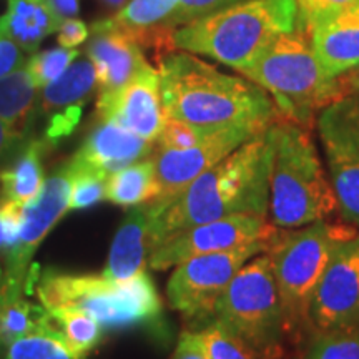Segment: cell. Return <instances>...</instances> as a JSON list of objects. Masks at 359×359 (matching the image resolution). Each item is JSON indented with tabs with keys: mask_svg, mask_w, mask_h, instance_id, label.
I'll use <instances>...</instances> for the list:
<instances>
[{
	"mask_svg": "<svg viewBox=\"0 0 359 359\" xmlns=\"http://www.w3.org/2000/svg\"><path fill=\"white\" fill-rule=\"evenodd\" d=\"M165 116L201 130L276 122L271 97L243 75L224 74L190 52H168L158 64Z\"/></svg>",
	"mask_w": 359,
	"mask_h": 359,
	"instance_id": "cell-2",
	"label": "cell"
},
{
	"mask_svg": "<svg viewBox=\"0 0 359 359\" xmlns=\"http://www.w3.org/2000/svg\"><path fill=\"white\" fill-rule=\"evenodd\" d=\"M173 359H210L200 331H183L180 334Z\"/></svg>",
	"mask_w": 359,
	"mask_h": 359,
	"instance_id": "cell-38",
	"label": "cell"
},
{
	"mask_svg": "<svg viewBox=\"0 0 359 359\" xmlns=\"http://www.w3.org/2000/svg\"><path fill=\"white\" fill-rule=\"evenodd\" d=\"M213 130H201L193 127L190 123L180 122V120L170 118L165 116L163 127L160 130L158 138V148H172V150H182V148L193 147L195 143H198L205 135H208Z\"/></svg>",
	"mask_w": 359,
	"mask_h": 359,
	"instance_id": "cell-33",
	"label": "cell"
},
{
	"mask_svg": "<svg viewBox=\"0 0 359 359\" xmlns=\"http://www.w3.org/2000/svg\"><path fill=\"white\" fill-rule=\"evenodd\" d=\"M241 0H180L177 11L168 22V29H178V27L193 22L200 17L210 15V13L219 11Z\"/></svg>",
	"mask_w": 359,
	"mask_h": 359,
	"instance_id": "cell-34",
	"label": "cell"
},
{
	"mask_svg": "<svg viewBox=\"0 0 359 359\" xmlns=\"http://www.w3.org/2000/svg\"><path fill=\"white\" fill-rule=\"evenodd\" d=\"M273 140L269 127L200 175L175 198L150 201L151 251L170 236L196 224L250 215L268 218Z\"/></svg>",
	"mask_w": 359,
	"mask_h": 359,
	"instance_id": "cell-1",
	"label": "cell"
},
{
	"mask_svg": "<svg viewBox=\"0 0 359 359\" xmlns=\"http://www.w3.org/2000/svg\"><path fill=\"white\" fill-rule=\"evenodd\" d=\"M309 323L320 333L359 323V231L336 248L314 291Z\"/></svg>",
	"mask_w": 359,
	"mask_h": 359,
	"instance_id": "cell-14",
	"label": "cell"
},
{
	"mask_svg": "<svg viewBox=\"0 0 359 359\" xmlns=\"http://www.w3.org/2000/svg\"><path fill=\"white\" fill-rule=\"evenodd\" d=\"M52 325L65 341L75 359H87L102 341L103 326L90 314L74 308H47Z\"/></svg>",
	"mask_w": 359,
	"mask_h": 359,
	"instance_id": "cell-26",
	"label": "cell"
},
{
	"mask_svg": "<svg viewBox=\"0 0 359 359\" xmlns=\"http://www.w3.org/2000/svg\"><path fill=\"white\" fill-rule=\"evenodd\" d=\"M97 116L120 123L138 137L156 143L165 122L158 70L147 64L114 95L98 97Z\"/></svg>",
	"mask_w": 359,
	"mask_h": 359,
	"instance_id": "cell-15",
	"label": "cell"
},
{
	"mask_svg": "<svg viewBox=\"0 0 359 359\" xmlns=\"http://www.w3.org/2000/svg\"><path fill=\"white\" fill-rule=\"evenodd\" d=\"M298 0H241L173 30V50L243 72L276 37L303 27Z\"/></svg>",
	"mask_w": 359,
	"mask_h": 359,
	"instance_id": "cell-3",
	"label": "cell"
},
{
	"mask_svg": "<svg viewBox=\"0 0 359 359\" xmlns=\"http://www.w3.org/2000/svg\"><path fill=\"white\" fill-rule=\"evenodd\" d=\"M0 278H2V269H0Z\"/></svg>",
	"mask_w": 359,
	"mask_h": 359,
	"instance_id": "cell-44",
	"label": "cell"
},
{
	"mask_svg": "<svg viewBox=\"0 0 359 359\" xmlns=\"http://www.w3.org/2000/svg\"><path fill=\"white\" fill-rule=\"evenodd\" d=\"M271 241H255L228 251L201 255L177 264L167 285L172 308L190 320H213L219 296L236 273L251 258L264 253Z\"/></svg>",
	"mask_w": 359,
	"mask_h": 359,
	"instance_id": "cell-9",
	"label": "cell"
},
{
	"mask_svg": "<svg viewBox=\"0 0 359 359\" xmlns=\"http://www.w3.org/2000/svg\"><path fill=\"white\" fill-rule=\"evenodd\" d=\"M25 65V50L8 39L7 35L0 34V77L12 74Z\"/></svg>",
	"mask_w": 359,
	"mask_h": 359,
	"instance_id": "cell-36",
	"label": "cell"
},
{
	"mask_svg": "<svg viewBox=\"0 0 359 359\" xmlns=\"http://www.w3.org/2000/svg\"><path fill=\"white\" fill-rule=\"evenodd\" d=\"M241 75L271 97L278 114L303 127L341 97L338 79L323 74L306 25L276 37Z\"/></svg>",
	"mask_w": 359,
	"mask_h": 359,
	"instance_id": "cell-5",
	"label": "cell"
},
{
	"mask_svg": "<svg viewBox=\"0 0 359 359\" xmlns=\"http://www.w3.org/2000/svg\"><path fill=\"white\" fill-rule=\"evenodd\" d=\"M6 359H75V356L48 316L47 325L8 344Z\"/></svg>",
	"mask_w": 359,
	"mask_h": 359,
	"instance_id": "cell-28",
	"label": "cell"
},
{
	"mask_svg": "<svg viewBox=\"0 0 359 359\" xmlns=\"http://www.w3.org/2000/svg\"><path fill=\"white\" fill-rule=\"evenodd\" d=\"M316 125L338 213L359 228V95L331 102L320 110Z\"/></svg>",
	"mask_w": 359,
	"mask_h": 359,
	"instance_id": "cell-10",
	"label": "cell"
},
{
	"mask_svg": "<svg viewBox=\"0 0 359 359\" xmlns=\"http://www.w3.org/2000/svg\"><path fill=\"white\" fill-rule=\"evenodd\" d=\"M39 90L25 65L0 77V118L24 138L32 127Z\"/></svg>",
	"mask_w": 359,
	"mask_h": 359,
	"instance_id": "cell-24",
	"label": "cell"
},
{
	"mask_svg": "<svg viewBox=\"0 0 359 359\" xmlns=\"http://www.w3.org/2000/svg\"><path fill=\"white\" fill-rule=\"evenodd\" d=\"M93 37L87 57L95 67L98 97H109L123 88L148 62L142 47L127 34L92 25Z\"/></svg>",
	"mask_w": 359,
	"mask_h": 359,
	"instance_id": "cell-17",
	"label": "cell"
},
{
	"mask_svg": "<svg viewBox=\"0 0 359 359\" xmlns=\"http://www.w3.org/2000/svg\"><path fill=\"white\" fill-rule=\"evenodd\" d=\"M74 172L67 163L48 177L39 195L22 208V223L17 240L6 250V276L0 285V296L24 294L29 280V266L35 250L48 231L70 210V191Z\"/></svg>",
	"mask_w": 359,
	"mask_h": 359,
	"instance_id": "cell-11",
	"label": "cell"
},
{
	"mask_svg": "<svg viewBox=\"0 0 359 359\" xmlns=\"http://www.w3.org/2000/svg\"><path fill=\"white\" fill-rule=\"evenodd\" d=\"M278 228L268 218L238 215L201 223L180 231L156 246L150 253L151 269H168L187 259L208 253H219L255 241H271Z\"/></svg>",
	"mask_w": 359,
	"mask_h": 359,
	"instance_id": "cell-12",
	"label": "cell"
},
{
	"mask_svg": "<svg viewBox=\"0 0 359 359\" xmlns=\"http://www.w3.org/2000/svg\"><path fill=\"white\" fill-rule=\"evenodd\" d=\"M62 20L50 0H8L0 17V34L25 52H35L45 37L57 32Z\"/></svg>",
	"mask_w": 359,
	"mask_h": 359,
	"instance_id": "cell-22",
	"label": "cell"
},
{
	"mask_svg": "<svg viewBox=\"0 0 359 359\" xmlns=\"http://www.w3.org/2000/svg\"><path fill=\"white\" fill-rule=\"evenodd\" d=\"M359 0H298L299 12H302L303 24L309 25L316 24L318 20L325 17L333 15V13L344 11V8L358 6Z\"/></svg>",
	"mask_w": 359,
	"mask_h": 359,
	"instance_id": "cell-35",
	"label": "cell"
},
{
	"mask_svg": "<svg viewBox=\"0 0 359 359\" xmlns=\"http://www.w3.org/2000/svg\"><path fill=\"white\" fill-rule=\"evenodd\" d=\"M308 359H359V323L321 331L309 348Z\"/></svg>",
	"mask_w": 359,
	"mask_h": 359,
	"instance_id": "cell-29",
	"label": "cell"
},
{
	"mask_svg": "<svg viewBox=\"0 0 359 359\" xmlns=\"http://www.w3.org/2000/svg\"><path fill=\"white\" fill-rule=\"evenodd\" d=\"M210 359H257V353L223 323L212 320L200 331Z\"/></svg>",
	"mask_w": 359,
	"mask_h": 359,
	"instance_id": "cell-30",
	"label": "cell"
},
{
	"mask_svg": "<svg viewBox=\"0 0 359 359\" xmlns=\"http://www.w3.org/2000/svg\"><path fill=\"white\" fill-rule=\"evenodd\" d=\"M88 25L83 20L77 19V17H72V19L62 20L57 30V42L60 47L75 48L88 39Z\"/></svg>",
	"mask_w": 359,
	"mask_h": 359,
	"instance_id": "cell-37",
	"label": "cell"
},
{
	"mask_svg": "<svg viewBox=\"0 0 359 359\" xmlns=\"http://www.w3.org/2000/svg\"><path fill=\"white\" fill-rule=\"evenodd\" d=\"M314 55L327 79L359 67V4L308 27Z\"/></svg>",
	"mask_w": 359,
	"mask_h": 359,
	"instance_id": "cell-19",
	"label": "cell"
},
{
	"mask_svg": "<svg viewBox=\"0 0 359 359\" xmlns=\"http://www.w3.org/2000/svg\"><path fill=\"white\" fill-rule=\"evenodd\" d=\"M48 311L45 306L30 303L19 296H0V343L11 344L22 336L47 325Z\"/></svg>",
	"mask_w": 359,
	"mask_h": 359,
	"instance_id": "cell-27",
	"label": "cell"
},
{
	"mask_svg": "<svg viewBox=\"0 0 359 359\" xmlns=\"http://www.w3.org/2000/svg\"><path fill=\"white\" fill-rule=\"evenodd\" d=\"M50 2L62 19H72L79 15L80 0H50Z\"/></svg>",
	"mask_w": 359,
	"mask_h": 359,
	"instance_id": "cell-41",
	"label": "cell"
},
{
	"mask_svg": "<svg viewBox=\"0 0 359 359\" xmlns=\"http://www.w3.org/2000/svg\"><path fill=\"white\" fill-rule=\"evenodd\" d=\"M158 196L154 155L111 173L107 182V200L120 206L150 203Z\"/></svg>",
	"mask_w": 359,
	"mask_h": 359,
	"instance_id": "cell-25",
	"label": "cell"
},
{
	"mask_svg": "<svg viewBox=\"0 0 359 359\" xmlns=\"http://www.w3.org/2000/svg\"><path fill=\"white\" fill-rule=\"evenodd\" d=\"M97 87L95 67L88 57L80 55L64 74L39 95L40 111L47 116L45 142L55 145L79 127L83 107Z\"/></svg>",
	"mask_w": 359,
	"mask_h": 359,
	"instance_id": "cell-16",
	"label": "cell"
},
{
	"mask_svg": "<svg viewBox=\"0 0 359 359\" xmlns=\"http://www.w3.org/2000/svg\"><path fill=\"white\" fill-rule=\"evenodd\" d=\"M264 130L266 128L251 127V125H235V127L213 130L198 143L182 150L158 148L154 151L156 182H158V196L154 201L163 203L175 198L200 175L208 172L228 155H231L238 147Z\"/></svg>",
	"mask_w": 359,
	"mask_h": 359,
	"instance_id": "cell-13",
	"label": "cell"
},
{
	"mask_svg": "<svg viewBox=\"0 0 359 359\" xmlns=\"http://www.w3.org/2000/svg\"><path fill=\"white\" fill-rule=\"evenodd\" d=\"M213 320L230 327L257 354L269 356L276 351L288 326L266 251L236 273L219 296Z\"/></svg>",
	"mask_w": 359,
	"mask_h": 359,
	"instance_id": "cell-8",
	"label": "cell"
},
{
	"mask_svg": "<svg viewBox=\"0 0 359 359\" xmlns=\"http://www.w3.org/2000/svg\"><path fill=\"white\" fill-rule=\"evenodd\" d=\"M22 143H24V137H20L19 133L13 132L7 123L0 118V160L12 155Z\"/></svg>",
	"mask_w": 359,
	"mask_h": 359,
	"instance_id": "cell-39",
	"label": "cell"
},
{
	"mask_svg": "<svg viewBox=\"0 0 359 359\" xmlns=\"http://www.w3.org/2000/svg\"><path fill=\"white\" fill-rule=\"evenodd\" d=\"M151 205L133 206L116 230L103 276L123 281L145 271L151 253Z\"/></svg>",
	"mask_w": 359,
	"mask_h": 359,
	"instance_id": "cell-21",
	"label": "cell"
},
{
	"mask_svg": "<svg viewBox=\"0 0 359 359\" xmlns=\"http://www.w3.org/2000/svg\"><path fill=\"white\" fill-rule=\"evenodd\" d=\"M79 57L80 52L77 48L55 47L35 53V55L27 60L25 67L29 70L34 83L37 85V88L42 90L48 83H52L53 80L60 77Z\"/></svg>",
	"mask_w": 359,
	"mask_h": 359,
	"instance_id": "cell-31",
	"label": "cell"
},
{
	"mask_svg": "<svg viewBox=\"0 0 359 359\" xmlns=\"http://www.w3.org/2000/svg\"><path fill=\"white\" fill-rule=\"evenodd\" d=\"M351 224H336L325 219L276 235L269 255L280 293L286 326L309 323L314 291L325 275L334 251L344 240L356 235Z\"/></svg>",
	"mask_w": 359,
	"mask_h": 359,
	"instance_id": "cell-7",
	"label": "cell"
},
{
	"mask_svg": "<svg viewBox=\"0 0 359 359\" xmlns=\"http://www.w3.org/2000/svg\"><path fill=\"white\" fill-rule=\"evenodd\" d=\"M338 87L341 97L346 95H359V67L341 75L338 79Z\"/></svg>",
	"mask_w": 359,
	"mask_h": 359,
	"instance_id": "cell-40",
	"label": "cell"
},
{
	"mask_svg": "<svg viewBox=\"0 0 359 359\" xmlns=\"http://www.w3.org/2000/svg\"><path fill=\"white\" fill-rule=\"evenodd\" d=\"M100 2L107 8H110V11H120V8H122L125 4L128 2V0H100Z\"/></svg>",
	"mask_w": 359,
	"mask_h": 359,
	"instance_id": "cell-42",
	"label": "cell"
},
{
	"mask_svg": "<svg viewBox=\"0 0 359 359\" xmlns=\"http://www.w3.org/2000/svg\"><path fill=\"white\" fill-rule=\"evenodd\" d=\"M154 143L111 120H100L74 155L72 163L110 175L154 155Z\"/></svg>",
	"mask_w": 359,
	"mask_h": 359,
	"instance_id": "cell-18",
	"label": "cell"
},
{
	"mask_svg": "<svg viewBox=\"0 0 359 359\" xmlns=\"http://www.w3.org/2000/svg\"><path fill=\"white\" fill-rule=\"evenodd\" d=\"M47 142L30 140L22 147L13 163L0 173V195L2 198L25 206L39 195L43 185V155Z\"/></svg>",
	"mask_w": 359,
	"mask_h": 359,
	"instance_id": "cell-23",
	"label": "cell"
},
{
	"mask_svg": "<svg viewBox=\"0 0 359 359\" xmlns=\"http://www.w3.org/2000/svg\"><path fill=\"white\" fill-rule=\"evenodd\" d=\"M180 0H128L111 17L97 20L95 27L115 29L132 37L140 47H167L173 50L168 22L177 11Z\"/></svg>",
	"mask_w": 359,
	"mask_h": 359,
	"instance_id": "cell-20",
	"label": "cell"
},
{
	"mask_svg": "<svg viewBox=\"0 0 359 359\" xmlns=\"http://www.w3.org/2000/svg\"><path fill=\"white\" fill-rule=\"evenodd\" d=\"M273 160L269 172L268 219L278 230L325 222L338 212L330 175L303 125H269Z\"/></svg>",
	"mask_w": 359,
	"mask_h": 359,
	"instance_id": "cell-4",
	"label": "cell"
},
{
	"mask_svg": "<svg viewBox=\"0 0 359 359\" xmlns=\"http://www.w3.org/2000/svg\"><path fill=\"white\" fill-rule=\"evenodd\" d=\"M0 203H2V195H0ZM6 250V233H4L2 215H0V251Z\"/></svg>",
	"mask_w": 359,
	"mask_h": 359,
	"instance_id": "cell-43",
	"label": "cell"
},
{
	"mask_svg": "<svg viewBox=\"0 0 359 359\" xmlns=\"http://www.w3.org/2000/svg\"><path fill=\"white\" fill-rule=\"evenodd\" d=\"M45 308H74L93 316L107 330L155 321L161 299L147 271L123 281L103 275H69L47 269L37 280Z\"/></svg>",
	"mask_w": 359,
	"mask_h": 359,
	"instance_id": "cell-6",
	"label": "cell"
},
{
	"mask_svg": "<svg viewBox=\"0 0 359 359\" xmlns=\"http://www.w3.org/2000/svg\"><path fill=\"white\" fill-rule=\"evenodd\" d=\"M74 182L70 191V210H83L88 206L97 205L98 201L107 198V182L109 175L98 172V170L79 167L69 161Z\"/></svg>",
	"mask_w": 359,
	"mask_h": 359,
	"instance_id": "cell-32",
	"label": "cell"
}]
</instances>
